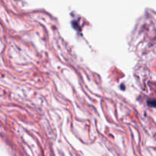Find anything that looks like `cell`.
Returning <instances> with one entry per match:
<instances>
[{"mask_svg":"<svg viewBox=\"0 0 156 156\" xmlns=\"http://www.w3.org/2000/svg\"><path fill=\"white\" fill-rule=\"evenodd\" d=\"M148 105L156 108V101H155V100L148 101Z\"/></svg>","mask_w":156,"mask_h":156,"instance_id":"cell-1","label":"cell"}]
</instances>
